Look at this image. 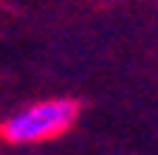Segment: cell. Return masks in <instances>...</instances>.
<instances>
[{"mask_svg":"<svg viewBox=\"0 0 158 155\" xmlns=\"http://www.w3.org/2000/svg\"><path fill=\"white\" fill-rule=\"evenodd\" d=\"M79 116L76 102L71 99H45L34 102L3 121L0 135L9 144H40L65 135Z\"/></svg>","mask_w":158,"mask_h":155,"instance_id":"obj_1","label":"cell"}]
</instances>
